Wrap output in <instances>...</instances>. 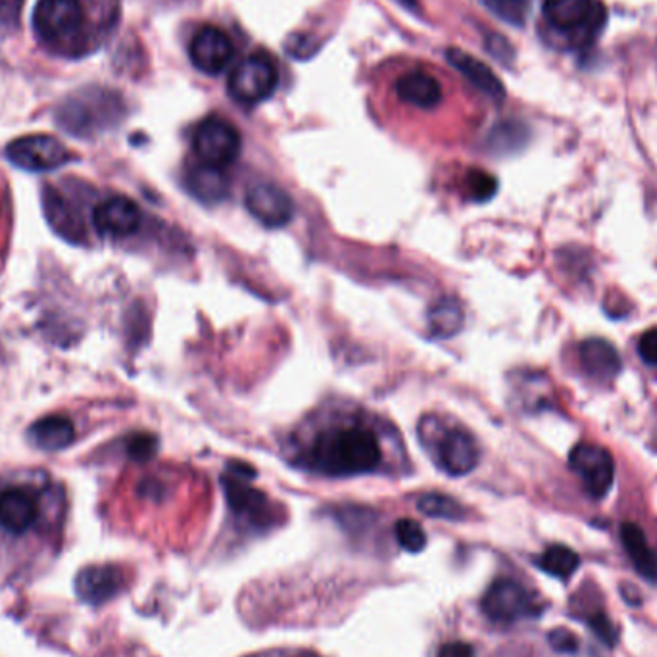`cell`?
<instances>
[{"instance_id":"6da1fadb","label":"cell","mask_w":657,"mask_h":657,"mask_svg":"<svg viewBox=\"0 0 657 657\" xmlns=\"http://www.w3.org/2000/svg\"><path fill=\"white\" fill-rule=\"evenodd\" d=\"M383 460L379 438L365 425H338L320 432L302 463L327 477L369 473Z\"/></svg>"},{"instance_id":"7a4b0ae2","label":"cell","mask_w":657,"mask_h":657,"mask_svg":"<svg viewBox=\"0 0 657 657\" xmlns=\"http://www.w3.org/2000/svg\"><path fill=\"white\" fill-rule=\"evenodd\" d=\"M122 104L103 88H85L67 96L56 109V124L73 137L88 139L116 124Z\"/></svg>"},{"instance_id":"3957f363","label":"cell","mask_w":657,"mask_h":657,"mask_svg":"<svg viewBox=\"0 0 657 657\" xmlns=\"http://www.w3.org/2000/svg\"><path fill=\"white\" fill-rule=\"evenodd\" d=\"M419 440L432 453L438 468L452 477L471 473L481 460L479 445L466 429L446 427L437 417H424Z\"/></svg>"},{"instance_id":"277c9868","label":"cell","mask_w":657,"mask_h":657,"mask_svg":"<svg viewBox=\"0 0 657 657\" xmlns=\"http://www.w3.org/2000/svg\"><path fill=\"white\" fill-rule=\"evenodd\" d=\"M542 14L548 28L565 36L575 49L591 46L607 22L602 0H544Z\"/></svg>"},{"instance_id":"5b68a950","label":"cell","mask_w":657,"mask_h":657,"mask_svg":"<svg viewBox=\"0 0 657 657\" xmlns=\"http://www.w3.org/2000/svg\"><path fill=\"white\" fill-rule=\"evenodd\" d=\"M254 474V469L250 466L231 463L221 482L226 490L227 504L234 515L252 529H268L273 519L270 502L263 492L250 484Z\"/></svg>"},{"instance_id":"8992f818","label":"cell","mask_w":657,"mask_h":657,"mask_svg":"<svg viewBox=\"0 0 657 657\" xmlns=\"http://www.w3.org/2000/svg\"><path fill=\"white\" fill-rule=\"evenodd\" d=\"M7 158L12 166L23 171L44 174L70 164L73 154L52 135H25L7 146Z\"/></svg>"},{"instance_id":"52a82bcc","label":"cell","mask_w":657,"mask_h":657,"mask_svg":"<svg viewBox=\"0 0 657 657\" xmlns=\"http://www.w3.org/2000/svg\"><path fill=\"white\" fill-rule=\"evenodd\" d=\"M278 66L265 52H254L234 67L229 77V93L242 104L265 101L278 87Z\"/></svg>"},{"instance_id":"ba28073f","label":"cell","mask_w":657,"mask_h":657,"mask_svg":"<svg viewBox=\"0 0 657 657\" xmlns=\"http://www.w3.org/2000/svg\"><path fill=\"white\" fill-rule=\"evenodd\" d=\"M482 612L494 623L511 625L539 615L536 598L523 584L511 578H498L482 596Z\"/></svg>"},{"instance_id":"9c48e42d","label":"cell","mask_w":657,"mask_h":657,"mask_svg":"<svg viewBox=\"0 0 657 657\" xmlns=\"http://www.w3.org/2000/svg\"><path fill=\"white\" fill-rule=\"evenodd\" d=\"M192 148L202 164L226 168L241 153V135L223 117H206L195 129Z\"/></svg>"},{"instance_id":"30bf717a","label":"cell","mask_w":657,"mask_h":657,"mask_svg":"<svg viewBox=\"0 0 657 657\" xmlns=\"http://www.w3.org/2000/svg\"><path fill=\"white\" fill-rule=\"evenodd\" d=\"M85 23L80 0H39L33 10V30L44 43H64Z\"/></svg>"},{"instance_id":"8fae6325","label":"cell","mask_w":657,"mask_h":657,"mask_svg":"<svg viewBox=\"0 0 657 657\" xmlns=\"http://www.w3.org/2000/svg\"><path fill=\"white\" fill-rule=\"evenodd\" d=\"M570 468L583 481L586 494L592 498L606 497L615 481V461L604 446L581 442L570 453Z\"/></svg>"},{"instance_id":"7c38bea8","label":"cell","mask_w":657,"mask_h":657,"mask_svg":"<svg viewBox=\"0 0 657 657\" xmlns=\"http://www.w3.org/2000/svg\"><path fill=\"white\" fill-rule=\"evenodd\" d=\"M244 205L260 223L283 227L294 218V202L285 189L273 182H258L247 190Z\"/></svg>"},{"instance_id":"4fadbf2b","label":"cell","mask_w":657,"mask_h":657,"mask_svg":"<svg viewBox=\"0 0 657 657\" xmlns=\"http://www.w3.org/2000/svg\"><path fill=\"white\" fill-rule=\"evenodd\" d=\"M190 62L195 64L200 72L208 75H218L223 72L229 62L233 59V41L229 39L226 31L206 25L198 31L197 35L190 41Z\"/></svg>"},{"instance_id":"5bb4252c","label":"cell","mask_w":657,"mask_h":657,"mask_svg":"<svg viewBox=\"0 0 657 657\" xmlns=\"http://www.w3.org/2000/svg\"><path fill=\"white\" fill-rule=\"evenodd\" d=\"M140 208L124 195L106 198L93 210V226L104 237H129L140 227Z\"/></svg>"},{"instance_id":"9a60e30c","label":"cell","mask_w":657,"mask_h":657,"mask_svg":"<svg viewBox=\"0 0 657 657\" xmlns=\"http://www.w3.org/2000/svg\"><path fill=\"white\" fill-rule=\"evenodd\" d=\"M43 212L52 231L72 244H85V226L77 210L60 190L54 187L43 189Z\"/></svg>"},{"instance_id":"2e32d148","label":"cell","mask_w":657,"mask_h":657,"mask_svg":"<svg viewBox=\"0 0 657 657\" xmlns=\"http://www.w3.org/2000/svg\"><path fill=\"white\" fill-rule=\"evenodd\" d=\"M124 573L116 565H93L75 578V592L91 606H101L124 588Z\"/></svg>"},{"instance_id":"e0dca14e","label":"cell","mask_w":657,"mask_h":657,"mask_svg":"<svg viewBox=\"0 0 657 657\" xmlns=\"http://www.w3.org/2000/svg\"><path fill=\"white\" fill-rule=\"evenodd\" d=\"M39 502L28 489H7L0 492V526L12 534H22L35 525Z\"/></svg>"},{"instance_id":"ac0fdd59","label":"cell","mask_w":657,"mask_h":657,"mask_svg":"<svg viewBox=\"0 0 657 657\" xmlns=\"http://www.w3.org/2000/svg\"><path fill=\"white\" fill-rule=\"evenodd\" d=\"M578 358L586 375L594 379L609 380L619 375L620 356L614 344L606 338H586L578 346Z\"/></svg>"},{"instance_id":"d6986e66","label":"cell","mask_w":657,"mask_h":657,"mask_svg":"<svg viewBox=\"0 0 657 657\" xmlns=\"http://www.w3.org/2000/svg\"><path fill=\"white\" fill-rule=\"evenodd\" d=\"M28 438L31 445L43 452H60L73 445L75 427L70 417L54 414V416L36 419L35 424L28 429Z\"/></svg>"},{"instance_id":"ffe728a7","label":"cell","mask_w":657,"mask_h":657,"mask_svg":"<svg viewBox=\"0 0 657 657\" xmlns=\"http://www.w3.org/2000/svg\"><path fill=\"white\" fill-rule=\"evenodd\" d=\"M446 59L458 72L463 73L481 93L489 95L494 101L504 98L505 91L502 81L498 80L494 72L487 64H482L481 60L474 59L468 52L460 51V49H450V51L446 52Z\"/></svg>"},{"instance_id":"44dd1931","label":"cell","mask_w":657,"mask_h":657,"mask_svg":"<svg viewBox=\"0 0 657 657\" xmlns=\"http://www.w3.org/2000/svg\"><path fill=\"white\" fill-rule=\"evenodd\" d=\"M396 93L404 103L417 108L431 109L442 101V88L432 75L425 72H409L396 83Z\"/></svg>"},{"instance_id":"7402d4cb","label":"cell","mask_w":657,"mask_h":657,"mask_svg":"<svg viewBox=\"0 0 657 657\" xmlns=\"http://www.w3.org/2000/svg\"><path fill=\"white\" fill-rule=\"evenodd\" d=\"M620 542L627 550L628 560L635 565L638 575L648 578L651 583L657 581V557L648 544V539L643 529L636 523L620 525Z\"/></svg>"},{"instance_id":"603a6c76","label":"cell","mask_w":657,"mask_h":657,"mask_svg":"<svg viewBox=\"0 0 657 657\" xmlns=\"http://www.w3.org/2000/svg\"><path fill=\"white\" fill-rule=\"evenodd\" d=\"M187 187L190 195L205 205H219L229 195V179L221 168L200 164L187 174Z\"/></svg>"},{"instance_id":"cb8c5ba5","label":"cell","mask_w":657,"mask_h":657,"mask_svg":"<svg viewBox=\"0 0 657 657\" xmlns=\"http://www.w3.org/2000/svg\"><path fill=\"white\" fill-rule=\"evenodd\" d=\"M466 315L460 304L452 299H442L429 312V328L435 338H452L460 333Z\"/></svg>"},{"instance_id":"d4e9b609","label":"cell","mask_w":657,"mask_h":657,"mask_svg":"<svg viewBox=\"0 0 657 657\" xmlns=\"http://www.w3.org/2000/svg\"><path fill=\"white\" fill-rule=\"evenodd\" d=\"M536 565L548 575L565 581L578 570L581 557L575 550L563 546V544H554V546L544 550V554L536 560Z\"/></svg>"},{"instance_id":"484cf974","label":"cell","mask_w":657,"mask_h":657,"mask_svg":"<svg viewBox=\"0 0 657 657\" xmlns=\"http://www.w3.org/2000/svg\"><path fill=\"white\" fill-rule=\"evenodd\" d=\"M417 510L425 513L427 518L448 519V521H458L466 515V510L461 508L460 502L446 494H425L419 498Z\"/></svg>"},{"instance_id":"4316f807","label":"cell","mask_w":657,"mask_h":657,"mask_svg":"<svg viewBox=\"0 0 657 657\" xmlns=\"http://www.w3.org/2000/svg\"><path fill=\"white\" fill-rule=\"evenodd\" d=\"M395 533L398 544L411 554H417L427 546V534H425L424 526L414 519H400L396 523Z\"/></svg>"},{"instance_id":"83f0119b","label":"cell","mask_w":657,"mask_h":657,"mask_svg":"<svg viewBox=\"0 0 657 657\" xmlns=\"http://www.w3.org/2000/svg\"><path fill=\"white\" fill-rule=\"evenodd\" d=\"M498 181L487 171L473 169L469 174V195L474 202H487L497 195Z\"/></svg>"},{"instance_id":"f1b7e54d","label":"cell","mask_w":657,"mask_h":657,"mask_svg":"<svg viewBox=\"0 0 657 657\" xmlns=\"http://www.w3.org/2000/svg\"><path fill=\"white\" fill-rule=\"evenodd\" d=\"M156 450H158V440H156V437H153V435H145V432L133 435V437L127 440V448H125L127 456H129L133 461H139V463L153 460L154 456H156Z\"/></svg>"},{"instance_id":"f546056e","label":"cell","mask_w":657,"mask_h":657,"mask_svg":"<svg viewBox=\"0 0 657 657\" xmlns=\"http://www.w3.org/2000/svg\"><path fill=\"white\" fill-rule=\"evenodd\" d=\"M548 643L555 651L562 654H573L578 650V638L567 628H555L548 635Z\"/></svg>"},{"instance_id":"4dcf8cb0","label":"cell","mask_w":657,"mask_h":657,"mask_svg":"<svg viewBox=\"0 0 657 657\" xmlns=\"http://www.w3.org/2000/svg\"><path fill=\"white\" fill-rule=\"evenodd\" d=\"M638 356L644 364L657 365V327L646 331L638 341Z\"/></svg>"},{"instance_id":"1f68e13d","label":"cell","mask_w":657,"mask_h":657,"mask_svg":"<svg viewBox=\"0 0 657 657\" xmlns=\"http://www.w3.org/2000/svg\"><path fill=\"white\" fill-rule=\"evenodd\" d=\"M592 630L607 644V646H614L615 633L614 625L604 617V615H596V619L591 620Z\"/></svg>"},{"instance_id":"d6a6232c","label":"cell","mask_w":657,"mask_h":657,"mask_svg":"<svg viewBox=\"0 0 657 657\" xmlns=\"http://www.w3.org/2000/svg\"><path fill=\"white\" fill-rule=\"evenodd\" d=\"M437 657H477L474 656L473 646L468 643H450L445 644L438 650Z\"/></svg>"},{"instance_id":"836d02e7","label":"cell","mask_w":657,"mask_h":657,"mask_svg":"<svg viewBox=\"0 0 657 657\" xmlns=\"http://www.w3.org/2000/svg\"><path fill=\"white\" fill-rule=\"evenodd\" d=\"M283 657H320L312 651H294V654H283Z\"/></svg>"},{"instance_id":"e575fe53","label":"cell","mask_w":657,"mask_h":657,"mask_svg":"<svg viewBox=\"0 0 657 657\" xmlns=\"http://www.w3.org/2000/svg\"><path fill=\"white\" fill-rule=\"evenodd\" d=\"M398 2H400L401 7L417 8L416 0H398Z\"/></svg>"},{"instance_id":"d590c367","label":"cell","mask_w":657,"mask_h":657,"mask_svg":"<svg viewBox=\"0 0 657 657\" xmlns=\"http://www.w3.org/2000/svg\"><path fill=\"white\" fill-rule=\"evenodd\" d=\"M502 2H519V0H502Z\"/></svg>"}]
</instances>
